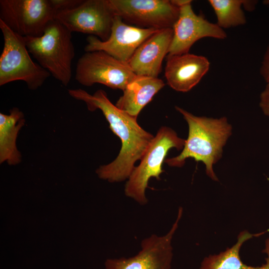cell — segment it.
Wrapping results in <instances>:
<instances>
[{
	"label": "cell",
	"mask_w": 269,
	"mask_h": 269,
	"mask_svg": "<svg viewBox=\"0 0 269 269\" xmlns=\"http://www.w3.org/2000/svg\"><path fill=\"white\" fill-rule=\"evenodd\" d=\"M115 16L109 0H83L72 9L57 12L55 19L72 33L88 34L104 41L110 37Z\"/></svg>",
	"instance_id": "obj_9"
},
{
	"label": "cell",
	"mask_w": 269,
	"mask_h": 269,
	"mask_svg": "<svg viewBox=\"0 0 269 269\" xmlns=\"http://www.w3.org/2000/svg\"><path fill=\"white\" fill-rule=\"evenodd\" d=\"M115 15L143 28H172L180 8L170 0H109Z\"/></svg>",
	"instance_id": "obj_8"
},
{
	"label": "cell",
	"mask_w": 269,
	"mask_h": 269,
	"mask_svg": "<svg viewBox=\"0 0 269 269\" xmlns=\"http://www.w3.org/2000/svg\"><path fill=\"white\" fill-rule=\"evenodd\" d=\"M25 38L29 52L38 64L67 86L72 78V63L75 55L72 32L55 19L41 36Z\"/></svg>",
	"instance_id": "obj_3"
},
{
	"label": "cell",
	"mask_w": 269,
	"mask_h": 269,
	"mask_svg": "<svg viewBox=\"0 0 269 269\" xmlns=\"http://www.w3.org/2000/svg\"><path fill=\"white\" fill-rule=\"evenodd\" d=\"M164 85L158 78L136 75L123 91L115 105L137 119L141 110Z\"/></svg>",
	"instance_id": "obj_15"
},
{
	"label": "cell",
	"mask_w": 269,
	"mask_h": 269,
	"mask_svg": "<svg viewBox=\"0 0 269 269\" xmlns=\"http://www.w3.org/2000/svg\"><path fill=\"white\" fill-rule=\"evenodd\" d=\"M172 28L173 35L168 54L169 55L189 53L192 46L203 38L224 39L227 37L226 32L216 23L196 14L191 3L180 8L179 16Z\"/></svg>",
	"instance_id": "obj_12"
},
{
	"label": "cell",
	"mask_w": 269,
	"mask_h": 269,
	"mask_svg": "<svg viewBox=\"0 0 269 269\" xmlns=\"http://www.w3.org/2000/svg\"><path fill=\"white\" fill-rule=\"evenodd\" d=\"M217 17L216 24L221 28L245 24L246 17L242 9L243 0H209Z\"/></svg>",
	"instance_id": "obj_18"
},
{
	"label": "cell",
	"mask_w": 269,
	"mask_h": 269,
	"mask_svg": "<svg viewBox=\"0 0 269 269\" xmlns=\"http://www.w3.org/2000/svg\"><path fill=\"white\" fill-rule=\"evenodd\" d=\"M158 30L130 25L115 15L109 38L103 41L96 36L90 35L87 38V44L84 50L85 52L102 51L128 63L140 45Z\"/></svg>",
	"instance_id": "obj_11"
},
{
	"label": "cell",
	"mask_w": 269,
	"mask_h": 269,
	"mask_svg": "<svg viewBox=\"0 0 269 269\" xmlns=\"http://www.w3.org/2000/svg\"><path fill=\"white\" fill-rule=\"evenodd\" d=\"M68 93L73 98L84 102L89 111L101 110L111 131L121 139L118 155L112 162L97 169L99 177L110 182L128 179L135 163L141 159L154 136L143 129L136 119L113 105L104 90H98L91 95L81 89H69Z\"/></svg>",
	"instance_id": "obj_1"
},
{
	"label": "cell",
	"mask_w": 269,
	"mask_h": 269,
	"mask_svg": "<svg viewBox=\"0 0 269 269\" xmlns=\"http://www.w3.org/2000/svg\"><path fill=\"white\" fill-rule=\"evenodd\" d=\"M257 3V0H243V6L246 10L251 11L255 9Z\"/></svg>",
	"instance_id": "obj_22"
},
{
	"label": "cell",
	"mask_w": 269,
	"mask_h": 269,
	"mask_svg": "<svg viewBox=\"0 0 269 269\" xmlns=\"http://www.w3.org/2000/svg\"><path fill=\"white\" fill-rule=\"evenodd\" d=\"M259 105L264 114L269 117V83L261 94Z\"/></svg>",
	"instance_id": "obj_20"
},
{
	"label": "cell",
	"mask_w": 269,
	"mask_h": 269,
	"mask_svg": "<svg viewBox=\"0 0 269 269\" xmlns=\"http://www.w3.org/2000/svg\"><path fill=\"white\" fill-rule=\"evenodd\" d=\"M173 35L172 28L160 29L140 45L128 62L136 75L158 78Z\"/></svg>",
	"instance_id": "obj_13"
},
{
	"label": "cell",
	"mask_w": 269,
	"mask_h": 269,
	"mask_svg": "<svg viewBox=\"0 0 269 269\" xmlns=\"http://www.w3.org/2000/svg\"><path fill=\"white\" fill-rule=\"evenodd\" d=\"M0 29L4 40L0 56V86L22 81L31 90L42 86L51 75L32 60L25 37L13 32L0 19Z\"/></svg>",
	"instance_id": "obj_5"
},
{
	"label": "cell",
	"mask_w": 269,
	"mask_h": 269,
	"mask_svg": "<svg viewBox=\"0 0 269 269\" xmlns=\"http://www.w3.org/2000/svg\"><path fill=\"white\" fill-rule=\"evenodd\" d=\"M185 139L179 137L168 127H161L154 136L141 157L135 166L125 187V195L140 205L147 203L145 191L151 177L159 179L163 172L162 164L169 150L172 148L183 149Z\"/></svg>",
	"instance_id": "obj_4"
},
{
	"label": "cell",
	"mask_w": 269,
	"mask_h": 269,
	"mask_svg": "<svg viewBox=\"0 0 269 269\" xmlns=\"http://www.w3.org/2000/svg\"><path fill=\"white\" fill-rule=\"evenodd\" d=\"M83 0H51L56 10L59 11L72 9L82 3Z\"/></svg>",
	"instance_id": "obj_19"
},
{
	"label": "cell",
	"mask_w": 269,
	"mask_h": 269,
	"mask_svg": "<svg viewBox=\"0 0 269 269\" xmlns=\"http://www.w3.org/2000/svg\"><path fill=\"white\" fill-rule=\"evenodd\" d=\"M25 119L23 113L17 108L8 115L0 113V163L16 165L21 161V155L16 146V139Z\"/></svg>",
	"instance_id": "obj_16"
},
{
	"label": "cell",
	"mask_w": 269,
	"mask_h": 269,
	"mask_svg": "<svg viewBox=\"0 0 269 269\" xmlns=\"http://www.w3.org/2000/svg\"><path fill=\"white\" fill-rule=\"evenodd\" d=\"M260 72L267 83H269V44L264 54Z\"/></svg>",
	"instance_id": "obj_21"
},
{
	"label": "cell",
	"mask_w": 269,
	"mask_h": 269,
	"mask_svg": "<svg viewBox=\"0 0 269 269\" xmlns=\"http://www.w3.org/2000/svg\"><path fill=\"white\" fill-rule=\"evenodd\" d=\"M205 56L191 53L168 55L164 75L168 85L173 90L186 92L199 83L210 68Z\"/></svg>",
	"instance_id": "obj_14"
},
{
	"label": "cell",
	"mask_w": 269,
	"mask_h": 269,
	"mask_svg": "<svg viewBox=\"0 0 269 269\" xmlns=\"http://www.w3.org/2000/svg\"><path fill=\"white\" fill-rule=\"evenodd\" d=\"M171 2L179 8L183 6L191 3V0H170Z\"/></svg>",
	"instance_id": "obj_23"
},
{
	"label": "cell",
	"mask_w": 269,
	"mask_h": 269,
	"mask_svg": "<svg viewBox=\"0 0 269 269\" xmlns=\"http://www.w3.org/2000/svg\"><path fill=\"white\" fill-rule=\"evenodd\" d=\"M175 108L187 123L188 135L181 152L164 162L171 167H182L186 159L193 158L202 162L207 175L218 181L213 166L222 157L223 148L232 134L231 125L226 117H198L179 107Z\"/></svg>",
	"instance_id": "obj_2"
},
{
	"label": "cell",
	"mask_w": 269,
	"mask_h": 269,
	"mask_svg": "<svg viewBox=\"0 0 269 269\" xmlns=\"http://www.w3.org/2000/svg\"><path fill=\"white\" fill-rule=\"evenodd\" d=\"M265 232L257 234H252L247 231L241 232L235 245L219 255L210 256L205 258L201 264L200 269H264L253 268L244 264L241 261L239 252L242 245L245 241Z\"/></svg>",
	"instance_id": "obj_17"
},
{
	"label": "cell",
	"mask_w": 269,
	"mask_h": 269,
	"mask_svg": "<svg viewBox=\"0 0 269 269\" xmlns=\"http://www.w3.org/2000/svg\"><path fill=\"white\" fill-rule=\"evenodd\" d=\"M136 76L128 63L102 51L86 52L78 59L75 79L85 86L99 83L123 91Z\"/></svg>",
	"instance_id": "obj_7"
},
{
	"label": "cell",
	"mask_w": 269,
	"mask_h": 269,
	"mask_svg": "<svg viewBox=\"0 0 269 269\" xmlns=\"http://www.w3.org/2000/svg\"><path fill=\"white\" fill-rule=\"evenodd\" d=\"M56 13L51 0H0V19L25 37L41 36Z\"/></svg>",
	"instance_id": "obj_6"
},
{
	"label": "cell",
	"mask_w": 269,
	"mask_h": 269,
	"mask_svg": "<svg viewBox=\"0 0 269 269\" xmlns=\"http://www.w3.org/2000/svg\"><path fill=\"white\" fill-rule=\"evenodd\" d=\"M182 213V208L180 207L175 222L166 234H152L143 239L140 250L132 257L108 259L105 269H170L173 256L171 242Z\"/></svg>",
	"instance_id": "obj_10"
}]
</instances>
